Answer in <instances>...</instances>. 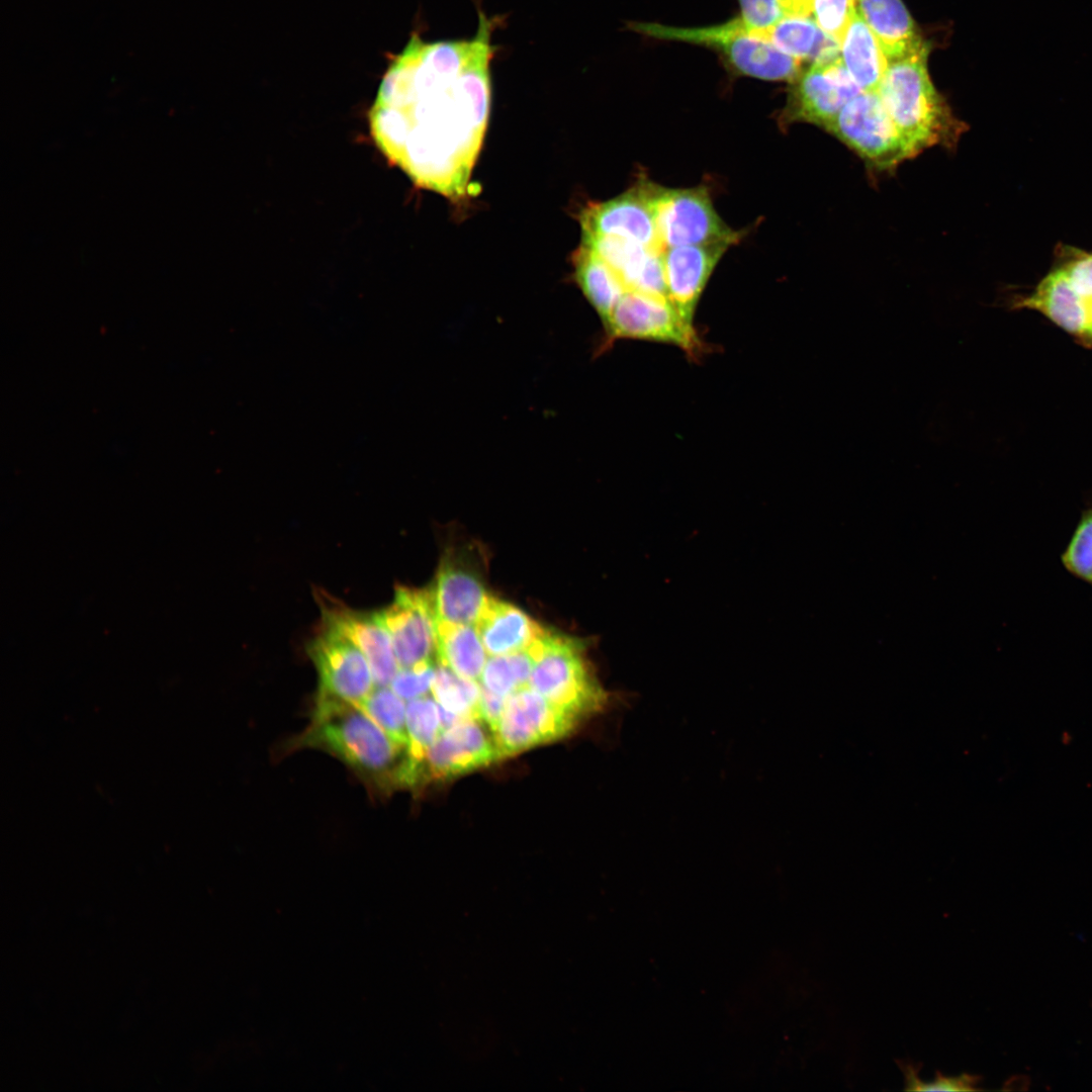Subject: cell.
<instances>
[{"mask_svg":"<svg viewBox=\"0 0 1092 1092\" xmlns=\"http://www.w3.org/2000/svg\"><path fill=\"white\" fill-rule=\"evenodd\" d=\"M855 11V0H813L814 20L839 43Z\"/></svg>","mask_w":1092,"mask_h":1092,"instance_id":"4dcf8cb0","label":"cell"},{"mask_svg":"<svg viewBox=\"0 0 1092 1092\" xmlns=\"http://www.w3.org/2000/svg\"><path fill=\"white\" fill-rule=\"evenodd\" d=\"M1087 332L1083 345L1092 348V301L1086 305Z\"/></svg>","mask_w":1092,"mask_h":1092,"instance_id":"74e56055","label":"cell"},{"mask_svg":"<svg viewBox=\"0 0 1092 1092\" xmlns=\"http://www.w3.org/2000/svg\"><path fill=\"white\" fill-rule=\"evenodd\" d=\"M486 650L474 625L436 622V656L458 675L479 680Z\"/></svg>","mask_w":1092,"mask_h":1092,"instance_id":"cb8c5ba5","label":"cell"},{"mask_svg":"<svg viewBox=\"0 0 1092 1092\" xmlns=\"http://www.w3.org/2000/svg\"><path fill=\"white\" fill-rule=\"evenodd\" d=\"M876 171L895 170L915 157L889 115L878 91H860L827 130Z\"/></svg>","mask_w":1092,"mask_h":1092,"instance_id":"52a82bcc","label":"cell"},{"mask_svg":"<svg viewBox=\"0 0 1092 1092\" xmlns=\"http://www.w3.org/2000/svg\"><path fill=\"white\" fill-rule=\"evenodd\" d=\"M529 649L534 666L528 686L555 707L583 720L605 703L580 641L545 629Z\"/></svg>","mask_w":1092,"mask_h":1092,"instance_id":"5b68a950","label":"cell"},{"mask_svg":"<svg viewBox=\"0 0 1092 1092\" xmlns=\"http://www.w3.org/2000/svg\"><path fill=\"white\" fill-rule=\"evenodd\" d=\"M861 90L840 59L812 64L790 83L779 123L805 122L828 130L841 108Z\"/></svg>","mask_w":1092,"mask_h":1092,"instance_id":"30bf717a","label":"cell"},{"mask_svg":"<svg viewBox=\"0 0 1092 1092\" xmlns=\"http://www.w3.org/2000/svg\"><path fill=\"white\" fill-rule=\"evenodd\" d=\"M1059 265L1082 298L1085 309L1092 301V253L1065 246L1059 251Z\"/></svg>","mask_w":1092,"mask_h":1092,"instance_id":"f546056e","label":"cell"},{"mask_svg":"<svg viewBox=\"0 0 1092 1092\" xmlns=\"http://www.w3.org/2000/svg\"><path fill=\"white\" fill-rule=\"evenodd\" d=\"M574 279L604 324L626 292L616 273L590 249L581 245L573 257Z\"/></svg>","mask_w":1092,"mask_h":1092,"instance_id":"d4e9b609","label":"cell"},{"mask_svg":"<svg viewBox=\"0 0 1092 1092\" xmlns=\"http://www.w3.org/2000/svg\"><path fill=\"white\" fill-rule=\"evenodd\" d=\"M657 184L641 178L607 201L592 203L580 215L581 234L609 236L663 251L656 223Z\"/></svg>","mask_w":1092,"mask_h":1092,"instance_id":"8fae6325","label":"cell"},{"mask_svg":"<svg viewBox=\"0 0 1092 1092\" xmlns=\"http://www.w3.org/2000/svg\"><path fill=\"white\" fill-rule=\"evenodd\" d=\"M656 223L663 250L680 246L737 244L743 232L731 229L714 207L710 191L700 185L666 188L657 185Z\"/></svg>","mask_w":1092,"mask_h":1092,"instance_id":"ba28073f","label":"cell"},{"mask_svg":"<svg viewBox=\"0 0 1092 1092\" xmlns=\"http://www.w3.org/2000/svg\"><path fill=\"white\" fill-rule=\"evenodd\" d=\"M508 697H503L482 688L479 702V718L493 733L505 711Z\"/></svg>","mask_w":1092,"mask_h":1092,"instance_id":"d590c367","label":"cell"},{"mask_svg":"<svg viewBox=\"0 0 1092 1092\" xmlns=\"http://www.w3.org/2000/svg\"><path fill=\"white\" fill-rule=\"evenodd\" d=\"M498 759L493 734L479 718H466L443 730L418 765L416 787L446 781Z\"/></svg>","mask_w":1092,"mask_h":1092,"instance_id":"7c38bea8","label":"cell"},{"mask_svg":"<svg viewBox=\"0 0 1092 1092\" xmlns=\"http://www.w3.org/2000/svg\"><path fill=\"white\" fill-rule=\"evenodd\" d=\"M580 244L616 273L626 290L667 296L663 251L616 237L589 234H581Z\"/></svg>","mask_w":1092,"mask_h":1092,"instance_id":"e0dca14e","label":"cell"},{"mask_svg":"<svg viewBox=\"0 0 1092 1092\" xmlns=\"http://www.w3.org/2000/svg\"><path fill=\"white\" fill-rule=\"evenodd\" d=\"M603 327L598 354L627 339L673 345L693 360L706 350L695 326L688 324L664 295L626 290Z\"/></svg>","mask_w":1092,"mask_h":1092,"instance_id":"8992f818","label":"cell"},{"mask_svg":"<svg viewBox=\"0 0 1092 1092\" xmlns=\"http://www.w3.org/2000/svg\"><path fill=\"white\" fill-rule=\"evenodd\" d=\"M929 48L888 61L878 93L906 144L915 154L941 146L953 148L966 130L927 70Z\"/></svg>","mask_w":1092,"mask_h":1092,"instance_id":"3957f363","label":"cell"},{"mask_svg":"<svg viewBox=\"0 0 1092 1092\" xmlns=\"http://www.w3.org/2000/svg\"><path fill=\"white\" fill-rule=\"evenodd\" d=\"M324 623L355 644L367 658L376 687H387L399 670L389 633L379 613L366 614L340 604H324Z\"/></svg>","mask_w":1092,"mask_h":1092,"instance_id":"2e32d148","label":"cell"},{"mask_svg":"<svg viewBox=\"0 0 1092 1092\" xmlns=\"http://www.w3.org/2000/svg\"><path fill=\"white\" fill-rule=\"evenodd\" d=\"M1013 307L1035 310L1082 344L1085 341L1087 313L1084 302L1059 264L1032 292L1014 299Z\"/></svg>","mask_w":1092,"mask_h":1092,"instance_id":"d6986e66","label":"cell"},{"mask_svg":"<svg viewBox=\"0 0 1092 1092\" xmlns=\"http://www.w3.org/2000/svg\"><path fill=\"white\" fill-rule=\"evenodd\" d=\"M534 657L529 648L514 653L491 656L480 675L481 687L503 697L529 685Z\"/></svg>","mask_w":1092,"mask_h":1092,"instance_id":"83f0119b","label":"cell"},{"mask_svg":"<svg viewBox=\"0 0 1092 1092\" xmlns=\"http://www.w3.org/2000/svg\"><path fill=\"white\" fill-rule=\"evenodd\" d=\"M1076 560L1092 576V502L1086 507L1071 534Z\"/></svg>","mask_w":1092,"mask_h":1092,"instance_id":"e575fe53","label":"cell"},{"mask_svg":"<svg viewBox=\"0 0 1092 1092\" xmlns=\"http://www.w3.org/2000/svg\"><path fill=\"white\" fill-rule=\"evenodd\" d=\"M580 721L526 686L507 698L505 711L492 733L498 759L558 740L571 733Z\"/></svg>","mask_w":1092,"mask_h":1092,"instance_id":"9c48e42d","label":"cell"},{"mask_svg":"<svg viewBox=\"0 0 1092 1092\" xmlns=\"http://www.w3.org/2000/svg\"><path fill=\"white\" fill-rule=\"evenodd\" d=\"M475 628L491 656L525 650L545 631L517 607L490 596Z\"/></svg>","mask_w":1092,"mask_h":1092,"instance_id":"44dd1931","label":"cell"},{"mask_svg":"<svg viewBox=\"0 0 1092 1092\" xmlns=\"http://www.w3.org/2000/svg\"><path fill=\"white\" fill-rule=\"evenodd\" d=\"M840 61L861 91H878L888 59L857 11L840 39Z\"/></svg>","mask_w":1092,"mask_h":1092,"instance_id":"603a6c76","label":"cell"},{"mask_svg":"<svg viewBox=\"0 0 1092 1092\" xmlns=\"http://www.w3.org/2000/svg\"><path fill=\"white\" fill-rule=\"evenodd\" d=\"M905 1078V1089L908 1091H977L979 1077L969 1074L960 1076H943L939 1072L933 1081H921L912 1064H899Z\"/></svg>","mask_w":1092,"mask_h":1092,"instance_id":"1f68e13d","label":"cell"},{"mask_svg":"<svg viewBox=\"0 0 1092 1092\" xmlns=\"http://www.w3.org/2000/svg\"><path fill=\"white\" fill-rule=\"evenodd\" d=\"M431 691L434 700L444 710L463 719L479 718L482 687L477 680L462 677L439 664Z\"/></svg>","mask_w":1092,"mask_h":1092,"instance_id":"4316f807","label":"cell"},{"mask_svg":"<svg viewBox=\"0 0 1092 1092\" xmlns=\"http://www.w3.org/2000/svg\"><path fill=\"white\" fill-rule=\"evenodd\" d=\"M358 707L397 744L407 748L406 708L390 688L375 687Z\"/></svg>","mask_w":1092,"mask_h":1092,"instance_id":"f1b7e54d","label":"cell"},{"mask_svg":"<svg viewBox=\"0 0 1092 1092\" xmlns=\"http://www.w3.org/2000/svg\"><path fill=\"white\" fill-rule=\"evenodd\" d=\"M430 594L436 622L474 626L489 598L477 571L454 556L443 559Z\"/></svg>","mask_w":1092,"mask_h":1092,"instance_id":"ac0fdd59","label":"cell"},{"mask_svg":"<svg viewBox=\"0 0 1092 1092\" xmlns=\"http://www.w3.org/2000/svg\"><path fill=\"white\" fill-rule=\"evenodd\" d=\"M629 27L655 39L713 50L737 75L791 83L801 72L800 61L757 36L739 16L711 26L678 27L656 22H632Z\"/></svg>","mask_w":1092,"mask_h":1092,"instance_id":"277c9868","label":"cell"},{"mask_svg":"<svg viewBox=\"0 0 1092 1092\" xmlns=\"http://www.w3.org/2000/svg\"><path fill=\"white\" fill-rule=\"evenodd\" d=\"M727 245L680 246L662 252L667 296L682 318L694 325L701 296Z\"/></svg>","mask_w":1092,"mask_h":1092,"instance_id":"9a60e30c","label":"cell"},{"mask_svg":"<svg viewBox=\"0 0 1092 1092\" xmlns=\"http://www.w3.org/2000/svg\"><path fill=\"white\" fill-rule=\"evenodd\" d=\"M740 18L754 28L769 27L786 17L782 0H739Z\"/></svg>","mask_w":1092,"mask_h":1092,"instance_id":"836d02e7","label":"cell"},{"mask_svg":"<svg viewBox=\"0 0 1092 1092\" xmlns=\"http://www.w3.org/2000/svg\"><path fill=\"white\" fill-rule=\"evenodd\" d=\"M379 616L400 668L433 661L436 619L430 589L398 587L392 603Z\"/></svg>","mask_w":1092,"mask_h":1092,"instance_id":"4fadbf2b","label":"cell"},{"mask_svg":"<svg viewBox=\"0 0 1092 1092\" xmlns=\"http://www.w3.org/2000/svg\"><path fill=\"white\" fill-rule=\"evenodd\" d=\"M435 672L433 661L399 668L390 682V689L402 700L412 701L425 697L432 688Z\"/></svg>","mask_w":1092,"mask_h":1092,"instance_id":"d6a6232c","label":"cell"},{"mask_svg":"<svg viewBox=\"0 0 1092 1092\" xmlns=\"http://www.w3.org/2000/svg\"><path fill=\"white\" fill-rule=\"evenodd\" d=\"M855 9L875 34L888 61L929 48L901 0H855Z\"/></svg>","mask_w":1092,"mask_h":1092,"instance_id":"ffe728a7","label":"cell"},{"mask_svg":"<svg viewBox=\"0 0 1092 1092\" xmlns=\"http://www.w3.org/2000/svg\"><path fill=\"white\" fill-rule=\"evenodd\" d=\"M495 24L479 11L470 39L412 35L369 113L372 138L389 162L419 187L454 200L469 194L488 123Z\"/></svg>","mask_w":1092,"mask_h":1092,"instance_id":"6da1fadb","label":"cell"},{"mask_svg":"<svg viewBox=\"0 0 1092 1092\" xmlns=\"http://www.w3.org/2000/svg\"><path fill=\"white\" fill-rule=\"evenodd\" d=\"M783 9L787 16H811L813 12V0H782Z\"/></svg>","mask_w":1092,"mask_h":1092,"instance_id":"8d00e7d4","label":"cell"},{"mask_svg":"<svg viewBox=\"0 0 1092 1092\" xmlns=\"http://www.w3.org/2000/svg\"><path fill=\"white\" fill-rule=\"evenodd\" d=\"M293 744L331 753L378 791L405 788L406 748L350 702L318 693L310 724Z\"/></svg>","mask_w":1092,"mask_h":1092,"instance_id":"7a4b0ae2","label":"cell"},{"mask_svg":"<svg viewBox=\"0 0 1092 1092\" xmlns=\"http://www.w3.org/2000/svg\"><path fill=\"white\" fill-rule=\"evenodd\" d=\"M749 26V25H748ZM757 36L770 41L798 61L826 64L840 59V43L809 16H787L766 28L749 26Z\"/></svg>","mask_w":1092,"mask_h":1092,"instance_id":"7402d4cb","label":"cell"},{"mask_svg":"<svg viewBox=\"0 0 1092 1092\" xmlns=\"http://www.w3.org/2000/svg\"><path fill=\"white\" fill-rule=\"evenodd\" d=\"M406 752L415 787L419 763L443 731L438 703L427 696L410 701L406 706Z\"/></svg>","mask_w":1092,"mask_h":1092,"instance_id":"484cf974","label":"cell"},{"mask_svg":"<svg viewBox=\"0 0 1092 1092\" xmlns=\"http://www.w3.org/2000/svg\"><path fill=\"white\" fill-rule=\"evenodd\" d=\"M308 653L320 679L318 693L359 706L376 687L362 651L343 635L324 628Z\"/></svg>","mask_w":1092,"mask_h":1092,"instance_id":"5bb4252c","label":"cell"}]
</instances>
